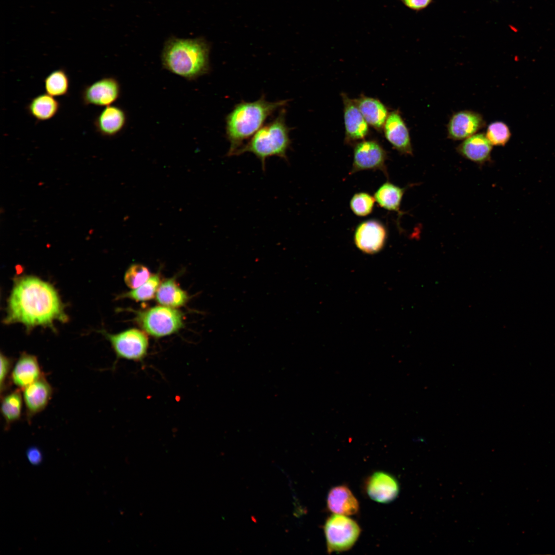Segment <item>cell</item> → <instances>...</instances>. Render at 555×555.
<instances>
[{"label": "cell", "mask_w": 555, "mask_h": 555, "mask_svg": "<svg viewBox=\"0 0 555 555\" xmlns=\"http://www.w3.org/2000/svg\"><path fill=\"white\" fill-rule=\"evenodd\" d=\"M68 320L64 305L51 284L32 275L16 278L8 300L5 324L20 323L29 331L39 326L54 329V321Z\"/></svg>", "instance_id": "6da1fadb"}, {"label": "cell", "mask_w": 555, "mask_h": 555, "mask_svg": "<svg viewBox=\"0 0 555 555\" xmlns=\"http://www.w3.org/2000/svg\"><path fill=\"white\" fill-rule=\"evenodd\" d=\"M288 100L274 102L264 95L253 102L242 101L236 104L226 118V135L230 146L228 156L235 155L245 141L258 131L275 111L287 105Z\"/></svg>", "instance_id": "7a4b0ae2"}, {"label": "cell", "mask_w": 555, "mask_h": 555, "mask_svg": "<svg viewBox=\"0 0 555 555\" xmlns=\"http://www.w3.org/2000/svg\"><path fill=\"white\" fill-rule=\"evenodd\" d=\"M210 46L204 40L171 38L164 44L161 60L164 69L188 80L209 73Z\"/></svg>", "instance_id": "3957f363"}, {"label": "cell", "mask_w": 555, "mask_h": 555, "mask_svg": "<svg viewBox=\"0 0 555 555\" xmlns=\"http://www.w3.org/2000/svg\"><path fill=\"white\" fill-rule=\"evenodd\" d=\"M289 128L286 123L285 109L282 108L274 119L261 127L236 152L237 156L249 152L254 155L265 169L267 159L277 156L287 159V152L291 145Z\"/></svg>", "instance_id": "277c9868"}, {"label": "cell", "mask_w": 555, "mask_h": 555, "mask_svg": "<svg viewBox=\"0 0 555 555\" xmlns=\"http://www.w3.org/2000/svg\"><path fill=\"white\" fill-rule=\"evenodd\" d=\"M135 320L144 331L156 338L176 333L184 326L182 312L163 305L137 311Z\"/></svg>", "instance_id": "5b68a950"}, {"label": "cell", "mask_w": 555, "mask_h": 555, "mask_svg": "<svg viewBox=\"0 0 555 555\" xmlns=\"http://www.w3.org/2000/svg\"><path fill=\"white\" fill-rule=\"evenodd\" d=\"M324 531L328 553L349 550L361 533L358 524L348 516L334 514L326 520Z\"/></svg>", "instance_id": "8992f818"}, {"label": "cell", "mask_w": 555, "mask_h": 555, "mask_svg": "<svg viewBox=\"0 0 555 555\" xmlns=\"http://www.w3.org/2000/svg\"><path fill=\"white\" fill-rule=\"evenodd\" d=\"M101 332L110 342L117 359L142 362L147 356L149 341L143 330L133 328L115 334Z\"/></svg>", "instance_id": "52a82bcc"}, {"label": "cell", "mask_w": 555, "mask_h": 555, "mask_svg": "<svg viewBox=\"0 0 555 555\" xmlns=\"http://www.w3.org/2000/svg\"><path fill=\"white\" fill-rule=\"evenodd\" d=\"M387 154L376 140H365L354 145L353 161L349 174L365 170H379L388 178L386 166Z\"/></svg>", "instance_id": "ba28073f"}, {"label": "cell", "mask_w": 555, "mask_h": 555, "mask_svg": "<svg viewBox=\"0 0 555 555\" xmlns=\"http://www.w3.org/2000/svg\"><path fill=\"white\" fill-rule=\"evenodd\" d=\"M387 230L380 220L368 219L360 223L354 233V241L362 252L369 254L377 253L385 246L387 238Z\"/></svg>", "instance_id": "9c48e42d"}, {"label": "cell", "mask_w": 555, "mask_h": 555, "mask_svg": "<svg viewBox=\"0 0 555 555\" xmlns=\"http://www.w3.org/2000/svg\"><path fill=\"white\" fill-rule=\"evenodd\" d=\"M121 86L118 80L106 77L85 86L82 90L81 98L85 106H107L116 102L120 97Z\"/></svg>", "instance_id": "30bf717a"}, {"label": "cell", "mask_w": 555, "mask_h": 555, "mask_svg": "<svg viewBox=\"0 0 555 555\" xmlns=\"http://www.w3.org/2000/svg\"><path fill=\"white\" fill-rule=\"evenodd\" d=\"M486 122L479 112L464 109L454 112L447 125L448 138L462 140L477 133L485 127Z\"/></svg>", "instance_id": "8fae6325"}, {"label": "cell", "mask_w": 555, "mask_h": 555, "mask_svg": "<svg viewBox=\"0 0 555 555\" xmlns=\"http://www.w3.org/2000/svg\"><path fill=\"white\" fill-rule=\"evenodd\" d=\"M343 103L345 142L355 144L365 139L369 134V125L360 112L355 99L341 95Z\"/></svg>", "instance_id": "7c38bea8"}, {"label": "cell", "mask_w": 555, "mask_h": 555, "mask_svg": "<svg viewBox=\"0 0 555 555\" xmlns=\"http://www.w3.org/2000/svg\"><path fill=\"white\" fill-rule=\"evenodd\" d=\"M384 136L394 149L404 155H413L409 128L399 109L389 113L382 129Z\"/></svg>", "instance_id": "4fadbf2b"}, {"label": "cell", "mask_w": 555, "mask_h": 555, "mask_svg": "<svg viewBox=\"0 0 555 555\" xmlns=\"http://www.w3.org/2000/svg\"><path fill=\"white\" fill-rule=\"evenodd\" d=\"M27 420L30 422L47 406L53 388L44 376L22 390Z\"/></svg>", "instance_id": "5bb4252c"}, {"label": "cell", "mask_w": 555, "mask_h": 555, "mask_svg": "<svg viewBox=\"0 0 555 555\" xmlns=\"http://www.w3.org/2000/svg\"><path fill=\"white\" fill-rule=\"evenodd\" d=\"M367 495L373 501L380 503H388L398 496L399 491L397 479L391 474L383 472H374L365 483Z\"/></svg>", "instance_id": "9a60e30c"}, {"label": "cell", "mask_w": 555, "mask_h": 555, "mask_svg": "<svg viewBox=\"0 0 555 555\" xmlns=\"http://www.w3.org/2000/svg\"><path fill=\"white\" fill-rule=\"evenodd\" d=\"M43 376L37 357L24 352L13 365L10 379L13 384L22 390Z\"/></svg>", "instance_id": "2e32d148"}, {"label": "cell", "mask_w": 555, "mask_h": 555, "mask_svg": "<svg viewBox=\"0 0 555 555\" xmlns=\"http://www.w3.org/2000/svg\"><path fill=\"white\" fill-rule=\"evenodd\" d=\"M127 121L125 111L115 105L105 106L95 117L96 131L102 136L112 137L118 135L125 127Z\"/></svg>", "instance_id": "e0dca14e"}, {"label": "cell", "mask_w": 555, "mask_h": 555, "mask_svg": "<svg viewBox=\"0 0 555 555\" xmlns=\"http://www.w3.org/2000/svg\"><path fill=\"white\" fill-rule=\"evenodd\" d=\"M492 150V145L483 133H477L463 140L456 147L460 155L479 165L491 160Z\"/></svg>", "instance_id": "ac0fdd59"}, {"label": "cell", "mask_w": 555, "mask_h": 555, "mask_svg": "<svg viewBox=\"0 0 555 555\" xmlns=\"http://www.w3.org/2000/svg\"><path fill=\"white\" fill-rule=\"evenodd\" d=\"M327 506L334 514L350 516L356 514L359 510L357 499L345 485L332 488L327 496Z\"/></svg>", "instance_id": "d6986e66"}, {"label": "cell", "mask_w": 555, "mask_h": 555, "mask_svg": "<svg viewBox=\"0 0 555 555\" xmlns=\"http://www.w3.org/2000/svg\"><path fill=\"white\" fill-rule=\"evenodd\" d=\"M355 100L368 124L381 131L389 114L385 105L377 98L363 95Z\"/></svg>", "instance_id": "ffe728a7"}, {"label": "cell", "mask_w": 555, "mask_h": 555, "mask_svg": "<svg viewBox=\"0 0 555 555\" xmlns=\"http://www.w3.org/2000/svg\"><path fill=\"white\" fill-rule=\"evenodd\" d=\"M60 108L59 101L47 93L34 97L26 106L28 114L38 121H45L53 118Z\"/></svg>", "instance_id": "44dd1931"}, {"label": "cell", "mask_w": 555, "mask_h": 555, "mask_svg": "<svg viewBox=\"0 0 555 555\" xmlns=\"http://www.w3.org/2000/svg\"><path fill=\"white\" fill-rule=\"evenodd\" d=\"M156 299L161 305L176 308L184 306L189 300V295L177 283L175 279L172 278L161 282Z\"/></svg>", "instance_id": "7402d4cb"}, {"label": "cell", "mask_w": 555, "mask_h": 555, "mask_svg": "<svg viewBox=\"0 0 555 555\" xmlns=\"http://www.w3.org/2000/svg\"><path fill=\"white\" fill-rule=\"evenodd\" d=\"M406 189L386 181L377 189L374 197L381 208L400 215L403 213L400 210L401 203Z\"/></svg>", "instance_id": "603a6c76"}, {"label": "cell", "mask_w": 555, "mask_h": 555, "mask_svg": "<svg viewBox=\"0 0 555 555\" xmlns=\"http://www.w3.org/2000/svg\"><path fill=\"white\" fill-rule=\"evenodd\" d=\"M23 401L21 390L19 388L1 397V413L5 428H9L12 423L20 419Z\"/></svg>", "instance_id": "cb8c5ba5"}, {"label": "cell", "mask_w": 555, "mask_h": 555, "mask_svg": "<svg viewBox=\"0 0 555 555\" xmlns=\"http://www.w3.org/2000/svg\"><path fill=\"white\" fill-rule=\"evenodd\" d=\"M44 83L46 93L54 97L64 96L68 94L70 80L63 68L51 71L44 79Z\"/></svg>", "instance_id": "d4e9b609"}, {"label": "cell", "mask_w": 555, "mask_h": 555, "mask_svg": "<svg viewBox=\"0 0 555 555\" xmlns=\"http://www.w3.org/2000/svg\"><path fill=\"white\" fill-rule=\"evenodd\" d=\"M160 276L156 273L142 285L133 290L123 293L120 297L127 298L136 302H144L152 299L155 296L161 283Z\"/></svg>", "instance_id": "484cf974"}, {"label": "cell", "mask_w": 555, "mask_h": 555, "mask_svg": "<svg viewBox=\"0 0 555 555\" xmlns=\"http://www.w3.org/2000/svg\"><path fill=\"white\" fill-rule=\"evenodd\" d=\"M485 135L492 145L504 146L510 140L511 133L506 123L496 121L488 125Z\"/></svg>", "instance_id": "4316f807"}, {"label": "cell", "mask_w": 555, "mask_h": 555, "mask_svg": "<svg viewBox=\"0 0 555 555\" xmlns=\"http://www.w3.org/2000/svg\"><path fill=\"white\" fill-rule=\"evenodd\" d=\"M374 196L368 193L360 192L355 193L351 198L349 207L354 214L360 217L369 215L373 211L375 202Z\"/></svg>", "instance_id": "83f0119b"}, {"label": "cell", "mask_w": 555, "mask_h": 555, "mask_svg": "<svg viewBox=\"0 0 555 555\" xmlns=\"http://www.w3.org/2000/svg\"><path fill=\"white\" fill-rule=\"evenodd\" d=\"M151 276L147 267L140 264H133L126 270L124 281L127 286L133 289L144 283Z\"/></svg>", "instance_id": "f1b7e54d"}, {"label": "cell", "mask_w": 555, "mask_h": 555, "mask_svg": "<svg viewBox=\"0 0 555 555\" xmlns=\"http://www.w3.org/2000/svg\"><path fill=\"white\" fill-rule=\"evenodd\" d=\"M13 360L2 353H1L0 391L1 396L8 387L9 375L13 368Z\"/></svg>", "instance_id": "f546056e"}, {"label": "cell", "mask_w": 555, "mask_h": 555, "mask_svg": "<svg viewBox=\"0 0 555 555\" xmlns=\"http://www.w3.org/2000/svg\"><path fill=\"white\" fill-rule=\"evenodd\" d=\"M432 0H402L408 8L414 10H420L427 7Z\"/></svg>", "instance_id": "4dcf8cb0"}, {"label": "cell", "mask_w": 555, "mask_h": 555, "mask_svg": "<svg viewBox=\"0 0 555 555\" xmlns=\"http://www.w3.org/2000/svg\"><path fill=\"white\" fill-rule=\"evenodd\" d=\"M27 457L32 464H38L42 459L41 453L36 448H31L27 451Z\"/></svg>", "instance_id": "1f68e13d"}]
</instances>
